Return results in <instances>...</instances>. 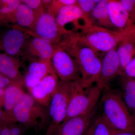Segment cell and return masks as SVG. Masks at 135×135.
Instances as JSON below:
<instances>
[{"mask_svg": "<svg viewBox=\"0 0 135 135\" xmlns=\"http://www.w3.org/2000/svg\"><path fill=\"white\" fill-rule=\"evenodd\" d=\"M77 62L80 71V83L88 91L97 82L101 73L102 60L98 53L89 47L80 44L75 32L71 31L64 35L58 45Z\"/></svg>", "mask_w": 135, "mask_h": 135, "instance_id": "obj_1", "label": "cell"}, {"mask_svg": "<svg viewBox=\"0 0 135 135\" xmlns=\"http://www.w3.org/2000/svg\"><path fill=\"white\" fill-rule=\"evenodd\" d=\"M101 114L112 129L135 135V119L119 93L108 88L104 90Z\"/></svg>", "mask_w": 135, "mask_h": 135, "instance_id": "obj_2", "label": "cell"}, {"mask_svg": "<svg viewBox=\"0 0 135 135\" xmlns=\"http://www.w3.org/2000/svg\"><path fill=\"white\" fill-rule=\"evenodd\" d=\"M79 31L75 32L79 42L97 53L116 48L123 37L122 30L107 29L93 23L84 26Z\"/></svg>", "mask_w": 135, "mask_h": 135, "instance_id": "obj_3", "label": "cell"}, {"mask_svg": "<svg viewBox=\"0 0 135 135\" xmlns=\"http://www.w3.org/2000/svg\"><path fill=\"white\" fill-rule=\"evenodd\" d=\"M11 114L17 122L27 129L41 128L50 119L49 109L38 103L31 95L27 93L14 107Z\"/></svg>", "mask_w": 135, "mask_h": 135, "instance_id": "obj_4", "label": "cell"}, {"mask_svg": "<svg viewBox=\"0 0 135 135\" xmlns=\"http://www.w3.org/2000/svg\"><path fill=\"white\" fill-rule=\"evenodd\" d=\"M73 85L72 95L64 121L95 108L101 95V90L97 85L91 87L88 92L83 89L80 81H73Z\"/></svg>", "mask_w": 135, "mask_h": 135, "instance_id": "obj_5", "label": "cell"}, {"mask_svg": "<svg viewBox=\"0 0 135 135\" xmlns=\"http://www.w3.org/2000/svg\"><path fill=\"white\" fill-rule=\"evenodd\" d=\"M50 7L44 9L39 15L32 29L28 30L30 34L39 37L51 44L58 45L63 36L71 31L59 26Z\"/></svg>", "mask_w": 135, "mask_h": 135, "instance_id": "obj_6", "label": "cell"}, {"mask_svg": "<svg viewBox=\"0 0 135 135\" xmlns=\"http://www.w3.org/2000/svg\"><path fill=\"white\" fill-rule=\"evenodd\" d=\"M73 90V81L60 80L57 89L52 97L49 106L51 124L58 126L65 119Z\"/></svg>", "mask_w": 135, "mask_h": 135, "instance_id": "obj_7", "label": "cell"}, {"mask_svg": "<svg viewBox=\"0 0 135 135\" xmlns=\"http://www.w3.org/2000/svg\"><path fill=\"white\" fill-rule=\"evenodd\" d=\"M50 61L60 80L80 81L81 75L77 62L59 46L54 52Z\"/></svg>", "mask_w": 135, "mask_h": 135, "instance_id": "obj_8", "label": "cell"}, {"mask_svg": "<svg viewBox=\"0 0 135 135\" xmlns=\"http://www.w3.org/2000/svg\"><path fill=\"white\" fill-rule=\"evenodd\" d=\"M31 36L28 29L15 25L0 35V51L14 57L21 56L27 41Z\"/></svg>", "mask_w": 135, "mask_h": 135, "instance_id": "obj_9", "label": "cell"}, {"mask_svg": "<svg viewBox=\"0 0 135 135\" xmlns=\"http://www.w3.org/2000/svg\"><path fill=\"white\" fill-rule=\"evenodd\" d=\"M31 35L24 47L21 56L31 61L50 60L58 45L51 44L39 37Z\"/></svg>", "mask_w": 135, "mask_h": 135, "instance_id": "obj_10", "label": "cell"}, {"mask_svg": "<svg viewBox=\"0 0 135 135\" xmlns=\"http://www.w3.org/2000/svg\"><path fill=\"white\" fill-rule=\"evenodd\" d=\"M121 74L120 60L116 48L107 52L102 60L101 73L96 85L101 91L108 88L110 81Z\"/></svg>", "mask_w": 135, "mask_h": 135, "instance_id": "obj_11", "label": "cell"}, {"mask_svg": "<svg viewBox=\"0 0 135 135\" xmlns=\"http://www.w3.org/2000/svg\"><path fill=\"white\" fill-rule=\"evenodd\" d=\"M97 107L87 113L64 121L57 126L55 135H83L94 122Z\"/></svg>", "mask_w": 135, "mask_h": 135, "instance_id": "obj_12", "label": "cell"}, {"mask_svg": "<svg viewBox=\"0 0 135 135\" xmlns=\"http://www.w3.org/2000/svg\"><path fill=\"white\" fill-rule=\"evenodd\" d=\"M60 80L55 73L50 74L43 78L29 92L33 98L46 108H49L51 100L58 88Z\"/></svg>", "mask_w": 135, "mask_h": 135, "instance_id": "obj_13", "label": "cell"}, {"mask_svg": "<svg viewBox=\"0 0 135 135\" xmlns=\"http://www.w3.org/2000/svg\"><path fill=\"white\" fill-rule=\"evenodd\" d=\"M55 73L50 60L31 61L24 76V83L30 91L43 78Z\"/></svg>", "mask_w": 135, "mask_h": 135, "instance_id": "obj_14", "label": "cell"}, {"mask_svg": "<svg viewBox=\"0 0 135 135\" xmlns=\"http://www.w3.org/2000/svg\"><path fill=\"white\" fill-rule=\"evenodd\" d=\"M55 18L59 26L65 28V25L68 24L72 23L74 29L77 31L83 26L80 23L81 20L86 25L93 23L91 20L85 16L77 4L63 7L59 11Z\"/></svg>", "mask_w": 135, "mask_h": 135, "instance_id": "obj_15", "label": "cell"}, {"mask_svg": "<svg viewBox=\"0 0 135 135\" xmlns=\"http://www.w3.org/2000/svg\"><path fill=\"white\" fill-rule=\"evenodd\" d=\"M21 61L17 57L0 51V74L11 80L23 85L24 76L20 71Z\"/></svg>", "mask_w": 135, "mask_h": 135, "instance_id": "obj_16", "label": "cell"}, {"mask_svg": "<svg viewBox=\"0 0 135 135\" xmlns=\"http://www.w3.org/2000/svg\"><path fill=\"white\" fill-rule=\"evenodd\" d=\"M108 10L111 23L119 30H123L133 25L120 1L108 0Z\"/></svg>", "mask_w": 135, "mask_h": 135, "instance_id": "obj_17", "label": "cell"}, {"mask_svg": "<svg viewBox=\"0 0 135 135\" xmlns=\"http://www.w3.org/2000/svg\"><path fill=\"white\" fill-rule=\"evenodd\" d=\"M22 86L23 85L19 83L14 82L4 89L3 107L5 111L11 115L14 107L22 101L25 95Z\"/></svg>", "mask_w": 135, "mask_h": 135, "instance_id": "obj_18", "label": "cell"}, {"mask_svg": "<svg viewBox=\"0 0 135 135\" xmlns=\"http://www.w3.org/2000/svg\"><path fill=\"white\" fill-rule=\"evenodd\" d=\"M39 15L21 2L15 11L14 23L23 28H28V30H30L33 26Z\"/></svg>", "mask_w": 135, "mask_h": 135, "instance_id": "obj_19", "label": "cell"}, {"mask_svg": "<svg viewBox=\"0 0 135 135\" xmlns=\"http://www.w3.org/2000/svg\"><path fill=\"white\" fill-rule=\"evenodd\" d=\"M108 0H101L94 7L91 15L93 23L96 22L97 25L110 29L114 27L109 18L108 10Z\"/></svg>", "mask_w": 135, "mask_h": 135, "instance_id": "obj_20", "label": "cell"}, {"mask_svg": "<svg viewBox=\"0 0 135 135\" xmlns=\"http://www.w3.org/2000/svg\"><path fill=\"white\" fill-rule=\"evenodd\" d=\"M21 3L20 0H0V26L14 23L15 11Z\"/></svg>", "mask_w": 135, "mask_h": 135, "instance_id": "obj_21", "label": "cell"}, {"mask_svg": "<svg viewBox=\"0 0 135 135\" xmlns=\"http://www.w3.org/2000/svg\"><path fill=\"white\" fill-rule=\"evenodd\" d=\"M124 99L128 109L135 119V80L129 78L124 85Z\"/></svg>", "mask_w": 135, "mask_h": 135, "instance_id": "obj_22", "label": "cell"}, {"mask_svg": "<svg viewBox=\"0 0 135 135\" xmlns=\"http://www.w3.org/2000/svg\"><path fill=\"white\" fill-rule=\"evenodd\" d=\"M93 135H112V128L102 114L94 120L92 123Z\"/></svg>", "mask_w": 135, "mask_h": 135, "instance_id": "obj_23", "label": "cell"}, {"mask_svg": "<svg viewBox=\"0 0 135 135\" xmlns=\"http://www.w3.org/2000/svg\"><path fill=\"white\" fill-rule=\"evenodd\" d=\"M96 4L94 0H77V5L85 16L90 20L91 14Z\"/></svg>", "mask_w": 135, "mask_h": 135, "instance_id": "obj_24", "label": "cell"}, {"mask_svg": "<svg viewBox=\"0 0 135 135\" xmlns=\"http://www.w3.org/2000/svg\"><path fill=\"white\" fill-rule=\"evenodd\" d=\"M77 0H54L52 1L50 8L56 17L59 10L63 7L68 5H76Z\"/></svg>", "mask_w": 135, "mask_h": 135, "instance_id": "obj_25", "label": "cell"}, {"mask_svg": "<svg viewBox=\"0 0 135 135\" xmlns=\"http://www.w3.org/2000/svg\"><path fill=\"white\" fill-rule=\"evenodd\" d=\"M21 2L29 7L38 15L44 11L42 1L41 0H21Z\"/></svg>", "mask_w": 135, "mask_h": 135, "instance_id": "obj_26", "label": "cell"}, {"mask_svg": "<svg viewBox=\"0 0 135 135\" xmlns=\"http://www.w3.org/2000/svg\"><path fill=\"white\" fill-rule=\"evenodd\" d=\"M121 4L127 12L129 19L133 23L135 21V3L133 0H121Z\"/></svg>", "mask_w": 135, "mask_h": 135, "instance_id": "obj_27", "label": "cell"}, {"mask_svg": "<svg viewBox=\"0 0 135 135\" xmlns=\"http://www.w3.org/2000/svg\"><path fill=\"white\" fill-rule=\"evenodd\" d=\"M0 122L7 126H10L17 123L13 116L6 111L0 109Z\"/></svg>", "mask_w": 135, "mask_h": 135, "instance_id": "obj_28", "label": "cell"}, {"mask_svg": "<svg viewBox=\"0 0 135 135\" xmlns=\"http://www.w3.org/2000/svg\"><path fill=\"white\" fill-rule=\"evenodd\" d=\"M27 128L20 123L10 126V135H23Z\"/></svg>", "mask_w": 135, "mask_h": 135, "instance_id": "obj_29", "label": "cell"}, {"mask_svg": "<svg viewBox=\"0 0 135 135\" xmlns=\"http://www.w3.org/2000/svg\"><path fill=\"white\" fill-rule=\"evenodd\" d=\"M123 71L129 78H135V57L127 64Z\"/></svg>", "mask_w": 135, "mask_h": 135, "instance_id": "obj_30", "label": "cell"}, {"mask_svg": "<svg viewBox=\"0 0 135 135\" xmlns=\"http://www.w3.org/2000/svg\"><path fill=\"white\" fill-rule=\"evenodd\" d=\"M14 82L0 74V88L5 89L6 87Z\"/></svg>", "mask_w": 135, "mask_h": 135, "instance_id": "obj_31", "label": "cell"}, {"mask_svg": "<svg viewBox=\"0 0 135 135\" xmlns=\"http://www.w3.org/2000/svg\"><path fill=\"white\" fill-rule=\"evenodd\" d=\"M112 135H135L134 134H132L128 132H125V131H121L116 130V129H112Z\"/></svg>", "mask_w": 135, "mask_h": 135, "instance_id": "obj_32", "label": "cell"}, {"mask_svg": "<svg viewBox=\"0 0 135 135\" xmlns=\"http://www.w3.org/2000/svg\"><path fill=\"white\" fill-rule=\"evenodd\" d=\"M10 126H5L0 131V135H10Z\"/></svg>", "mask_w": 135, "mask_h": 135, "instance_id": "obj_33", "label": "cell"}, {"mask_svg": "<svg viewBox=\"0 0 135 135\" xmlns=\"http://www.w3.org/2000/svg\"><path fill=\"white\" fill-rule=\"evenodd\" d=\"M4 89L0 88V107H3L4 101Z\"/></svg>", "mask_w": 135, "mask_h": 135, "instance_id": "obj_34", "label": "cell"}, {"mask_svg": "<svg viewBox=\"0 0 135 135\" xmlns=\"http://www.w3.org/2000/svg\"><path fill=\"white\" fill-rule=\"evenodd\" d=\"M83 135H93V127L92 124Z\"/></svg>", "mask_w": 135, "mask_h": 135, "instance_id": "obj_35", "label": "cell"}, {"mask_svg": "<svg viewBox=\"0 0 135 135\" xmlns=\"http://www.w3.org/2000/svg\"><path fill=\"white\" fill-rule=\"evenodd\" d=\"M7 126V125H5L4 123H2V122H0V131L1 130L2 128L4 126Z\"/></svg>", "mask_w": 135, "mask_h": 135, "instance_id": "obj_36", "label": "cell"}]
</instances>
